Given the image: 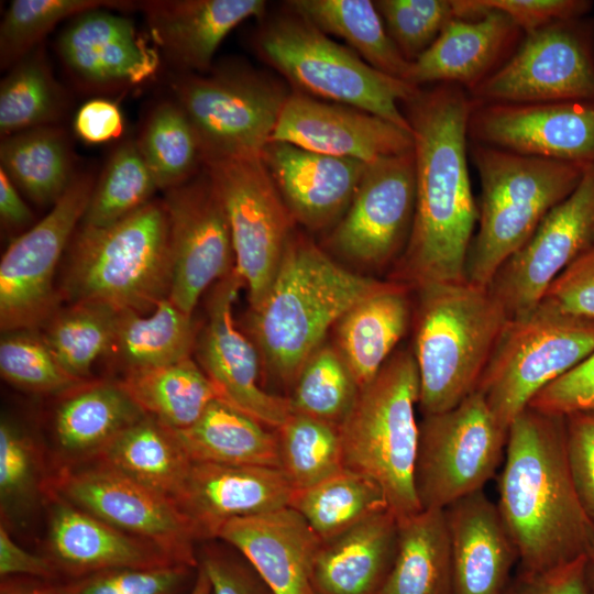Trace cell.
<instances>
[{"mask_svg":"<svg viewBox=\"0 0 594 594\" xmlns=\"http://www.w3.org/2000/svg\"><path fill=\"white\" fill-rule=\"evenodd\" d=\"M406 106L416 167V205L394 280L411 289L466 279L479 208L469 173L471 99L457 85L419 89Z\"/></svg>","mask_w":594,"mask_h":594,"instance_id":"obj_1","label":"cell"},{"mask_svg":"<svg viewBox=\"0 0 594 594\" xmlns=\"http://www.w3.org/2000/svg\"><path fill=\"white\" fill-rule=\"evenodd\" d=\"M496 505L520 572L544 571L593 553L594 522L570 472L564 416L527 407L514 419Z\"/></svg>","mask_w":594,"mask_h":594,"instance_id":"obj_2","label":"cell"},{"mask_svg":"<svg viewBox=\"0 0 594 594\" xmlns=\"http://www.w3.org/2000/svg\"><path fill=\"white\" fill-rule=\"evenodd\" d=\"M382 283L341 266L307 239L290 237L267 294L250 312L267 371L295 383L331 326Z\"/></svg>","mask_w":594,"mask_h":594,"instance_id":"obj_3","label":"cell"},{"mask_svg":"<svg viewBox=\"0 0 594 594\" xmlns=\"http://www.w3.org/2000/svg\"><path fill=\"white\" fill-rule=\"evenodd\" d=\"M413 354L424 416L449 410L471 395L508 316L487 287L468 279L415 289Z\"/></svg>","mask_w":594,"mask_h":594,"instance_id":"obj_4","label":"cell"},{"mask_svg":"<svg viewBox=\"0 0 594 594\" xmlns=\"http://www.w3.org/2000/svg\"><path fill=\"white\" fill-rule=\"evenodd\" d=\"M62 294L73 302H97L146 314L169 296V224L163 200L106 227L80 226L70 241Z\"/></svg>","mask_w":594,"mask_h":594,"instance_id":"obj_5","label":"cell"},{"mask_svg":"<svg viewBox=\"0 0 594 594\" xmlns=\"http://www.w3.org/2000/svg\"><path fill=\"white\" fill-rule=\"evenodd\" d=\"M481 195L465 265L466 279L487 287L498 268L579 185L587 167L469 142Z\"/></svg>","mask_w":594,"mask_h":594,"instance_id":"obj_6","label":"cell"},{"mask_svg":"<svg viewBox=\"0 0 594 594\" xmlns=\"http://www.w3.org/2000/svg\"><path fill=\"white\" fill-rule=\"evenodd\" d=\"M419 393L411 349L397 350L360 389L340 426L344 466L373 480L397 519L422 509L415 486Z\"/></svg>","mask_w":594,"mask_h":594,"instance_id":"obj_7","label":"cell"},{"mask_svg":"<svg viewBox=\"0 0 594 594\" xmlns=\"http://www.w3.org/2000/svg\"><path fill=\"white\" fill-rule=\"evenodd\" d=\"M256 47L302 94L362 110L413 133L400 103L420 87L375 69L301 16L272 21L258 34Z\"/></svg>","mask_w":594,"mask_h":594,"instance_id":"obj_8","label":"cell"},{"mask_svg":"<svg viewBox=\"0 0 594 594\" xmlns=\"http://www.w3.org/2000/svg\"><path fill=\"white\" fill-rule=\"evenodd\" d=\"M594 352V321L538 304L506 322L476 389L509 429L532 398Z\"/></svg>","mask_w":594,"mask_h":594,"instance_id":"obj_9","label":"cell"},{"mask_svg":"<svg viewBox=\"0 0 594 594\" xmlns=\"http://www.w3.org/2000/svg\"><path fill=\"white\" fill-rule=\"evenodd\" d=\"M508 430L474 391L455 407L424 416L415 466L422 509H444L483 490L505 457Z\"/></svg>","mask_w":594,"mask_h":594,"instance_id":"obj_10","label":"cell"},{"mask_svg":"<svg viewBox=\"0 0 594 594\" xmlns=\"http://www.w3.org/2000/svg\"><path fill=\"white\" fill-rule=\"evenodd\" d=\"M173 88L205 160L261 157L289 96L279 84L245 69L184 75Z\"/></svg>","mask_w":594,"mask_h":594,"instance_id":"obj_11","label":"cell"},{"mask_svg":"<svg viewBox=\"0 0 594 594\" xmlns=\"http://www.w3.org/2000/svg\"><path fill=\"white\" fill-rule=\"evenodd\" d=\"M204 169L222 202L235 271L254 308L277 274L293 218L261 157L206 158Z\"/></svg>","mask_w":594,"mask_h":594,"instance_id":"obj_12","label":"cell"},{"mask_svg":"<svg viewBox=\"0 0 594 594\" xmlns=\"http://www.w3.org/2000/svg\"><path fill=\"white\" fill-rule=\"evenodd\" d=\"M468 94L473 103L594 100V23L564 20L525 33L508 61Z\"/></svg>","mask_w":594,"mask_h":594,"instance_id":"obj_13","label":"cell"},{"mask_svg":"<svg viewBox=\"0 0 594 594\" xmlns=\"http://www.w3.org/2000/svg\"><path fill=\"white\" fill-rule=\"evenodd\" d=\"M90 174L75 175L50 212L15 238L0 262V328L33 330L57 310V264L80 223L95 187Z\"/></svg>","mask_w":594,"mask_h":594,"instance_id":"obj_14","label":"cell"},{"mask_svg":"<svg viewBox=\"0 0 594 594\" xmlns=\"http://www.w3.org/2000/svg\"><path fill=\"white\" fill-rule=\"evenodd\" d=\"M51 488L110 526L152 543L176 563L198 566L197 539L177 504L105 463L65 466Z\"/></svg>","mask_w":594,"mask_h":594,"instance_id":"obj_15","label":"cell"},{"mask_svg":"<svg viewBox=\"0 0 594 594\" xmlns=\"http://www.w3.org/2000/svg\"><path fill=\"white\" fill-rule=\"evenodd\" d=\"M415 205L413 148L370 163L329 245L362 266L380 268L398 261L410 237Z\"/></svg>","mask_w":594,"mask_h":594,"instance_id":"obj_16","label":"cell"},{"mask_svg":"<svg viewBox=\"0 0 594 594\" xmlns=\"http://www.w3.org/2000/svg\"><path fill=\"white\" fill-rule=\"evenodd\" d=\"M593 245L594 164L498 268L487 288L508 318L522 315L535 308L550 284Z\"/></svg>","mask_w":594,"mask_h":594,"instance_id":"obj_17","label":"cell"},{"mask_svg":"<svg viewBox=\"0 0 594 594\" xmlns=\"http://www.w3.org/2000/svg\"><path fill=\"white\" fill-rule=\"evenodd\" d=\"M169 224V300L193 311L208 287L235 268L231 231L222 202L206 170L165 191Z\"/></svg>","mask_w":594,"mask_h":594,"instance_id":"obj_18","label":"cell"},{"mask_svg":"<svg viewBox=\"0 0 594 594\" xmlns=\"http://www.w3.org/2000/svg\"><path fill=\"white\" fill-rule=\"evenodd\" d=\"M471 103L470 143L585 167L594 164V100Z\"/></svg>","mask_w":594,"mask_h":594,"instance_id":"obj_19","label":"cell"},{"mask_svg":"<svg viewBox=\"0 0 594 594\" xmlns=\"http://www.w3.org/2000/svg\"><path fill=\"white\" fill-rule=\"evenodd\" d=\"M244 283L234 271L216 283L207 307V321L198 332L197 363L220 398L277 429L292 414L288 397L273 395L258 383L260 353L237 327L233 304Z\"/></svg>","mask_w":594,"mask_h":594,"instance_id":"obj_20","label":"cell"},{"mask_svg":"<svg viewBox=\"0 0 594 594\" xmlns=\"http://www.w3.org/2000/svg\"><path fill=\"white\" fill-rule=\"evenodd\" d=\"M270 142L365 164L414 146L413 133L380 117L302 92L289 94Z\"/></svg>","mask_w":594,"mask_h":594,"instance_id":"obj_21","label":"cell"},{"mask_svg":"<svg viewBox=\"0 0 594 594\" xmlns=\"http://www.w3.org/2000/svg\"><path fill=\"white\" fill-rule=\"evenodd\" d=\"M471 18H455L433 44L410 63L407 82L451 84L473 90L498 70L520 44L524 32L506 14L463 0Z\"/></svg>","mask_w":594,"mask_h":594,"instance_id":"obj_22","label":"cell"},{"mask_svg":"<svg viewBox=\"0 0 594 594\" xmlns=\"http://www.w3.org/2000/svg\"><path fill=\"white\" fill-rule=\"evenodd\" d=\"M294 492L279 468L194 462L175 503L197 540L212 539L233 519L289 506Z\"/></svg>","mask_w":594,"mask_h":594,"instance_id":"obj_23","label":"cell"},{"mask_svg":"<svg viewBox=\"0 0 594 594\" xmlns=\"http://www.w3.org/2000/svg\"><path fill=\"white\" fill-rule=\"evenodd\" d=\"M261 158L292 218L312 230L341 219L367 165L283 142H270Z\"/></svg>","mask_w":594,"mask_h":594,"instance_id":"obj_24","label":"cell"},{"mask_svg":"<svg viewBox=\"0 0 594 594\" xmlns=\"http://www.w3.org/2000/svg\"><path fill=\"white\" fill-rule=\"evenodd\" d=\"M58 52L78 80L98 88L141 84L158 67L157 52L132 21L105 8L74 16L59 35Z\"/></svg>","mask_w":594,"mask_h":594,"instance_id":"obj_25","label":"cell"},{"mask_svg":"<svg viewBox=\"0 0 594 594\" xmlns=\"http://www.w3.org/2000/svg\"><path fill=\"white\" fill-rule=\"evenodd\" d=\"M50 499L46 558L56 581L109 569L178 564L152 543L110 526L59 495L52 492Z\"/></svg>","mask_w":594,"mask_h":594,"instance_id":"obj_26","label":"cell"},{"mask_svg":"<svg viewBox=\"0 0 594 594\" xmlns=\"http://www.w3.org/2000/svg\"><path fill=\"white\" fill-rule=\"evenodd\" d=\"M218 538L231 544L275 594H310L321 539L293 507L233 519Z\"/></svg>","mask_w":594,"mask_h":594,"instance_id":"obj_27","label":"cell"},{"mask_svg":"<svg viewBox=\"0 0 594 594\" xmlns=\"http://www.w3.org/2000/svg\"><path fill=\"white\" fill-rule=\"evenodd\" d=\"M453 594H505L518 553L498 507L483 490L444 508Z\"/></svg>","mask_w":594,"mask_h":594,"instance_id":"obj_28","label":"cell"},{"mask_svg":"<svg viewBox=\"0 0 594 594\" xmlns=\"http://www.w3.org/2000/svg\"><path fill=\"white\" fill-rule=\"evenodd\" d=\"M142 9L155 42L179 67L205 72L226 36L240 23L262 18L263 0H154Z\"/></svg>","mask_w":594,"mask_h":594,"instance_id":"obj_29","label":"cell"},{"mask_svg":"<svg viewBox=\"0 0 594 594\" xmlns=\"http://www.w3.org/2000/svg\"><path fill=\"white\" fill-rule=\"evenodd\" d=\"M397 518L376 513L321 541L310 573V594H381L395 559Z\"/></svg>","mask_w":594,"mask_h":594,"instance_id":"obj_30","label":"cell"},{"mask_svg":"<svg viewBox=\"0 0 594 594\" xmlns=\"http://www.w3.org/2000/svg\"><path fill=\"white\" fill-rule=\"evenodd\" d=\"M410 287L383 280L336 323L337 350L360 389L369 384L394 353L413 319Z\"/></svg>","mask_w":594,"mask_h":594,"instance_id":"obj_31","label":"cell"},{"mask_svg":"<svg viewBox=\"0 0 594 594\" xmlns=\"http://www.w3.org/2000/svg\"><path fill=\"white\" fill-rule=\"evenodd\" d=\"M67 393L53 426L58 450L70 462L97 459L119 433L146 415L120 382L80 384Z\"/></svg>","mask_w":594,"mask_h":594,"instance_id":"obj_32","label":"cell"},{"mask_svg":"<svg viewBox=\"0 0 594 594\" xmlns=\"http://www.w3.org/2000/svg\"><path fill=\"white\" fill-rule=\"evenodd\" d=\"M222 398L190 427L174 430L193 462L279 468L276 429Z\"/></svg>","mask_w":594,"mask_h":594,"instance_id":"obj_33","label":"cell"},{"mask_svg":"<svg viewBox=\"0 0 594 594\" xmlns=\"http://www.w3.org/2000/svg\"><path fill=\"white\" fill-rule=\"evenodd\" d=\"M381 594H453L446 513L426 508L397 519V547Z\"/></svg>","mask_w":594,"mask_h":594,"instance_id":"obj_34","label":"cell"},{"mask_svg":"<svg viewBox=\"0 0 594 594\" xmlns=\"http://www.w3.org/2000/svg\"><path fill=\"white\" fill-rule=\"evenodd\" d=\"M96 460L174 502L194 463L174 429L150 415L119 433Z\"/></svg>","mask_w":594,"mask_h":594,"instance_id":"obj_35","label":"cell"},{"mask_svg":"<svg viewBox=\"0 0 594 594\" xmlns=\"http://www.w3.org/2000/svg\"><path fill=\"white\" fill-rule=\"evenodd\" d=\"M120 383L146 415L174 430L194 425L208 405L220 398L191 358L158 367L129 370Z\"/></svg>","mask_w":594,"mask_h":594,"instance_id":"obj_36","label":"cell"},{"mask_svg":"<svg viewBox=\"0 0 594 594\" xmlns=\"http://www.w3.org/2000/svg\"><path fill=\"white\" fill-rule=\"evenodd\" d=\"M293 12L326 34L344 40L375 69L407 81L410 63L389 37L375 3L369 0H293Z\"/></svg>","mask_w":594,"mask_h":594,"instance_id":"obj_37","label":"cell"},{"mask_svg":"<svg viewBox=\"0 0 594 594\" xmlns=\"http://www.w3.org/2000/svg\"><path fill=\"white\" fill-rule=\"evenodd\" d=\"M197 337L193 315L165 298L150 314L119 311L112 351L127 371L158 367L191 358Z\"/></svg>","mask_w":594,"mask_h":594,"instance_id":"obj_38","label":"cell"},{"mask_svg":"<svg viewBox=\"0 0 594 594\" xmlns=\"http://www.w3.org/2000/svg\"><path fill=\"white\" fill-rule=\"evenodd\" d=\"M1 167L34 202L54 205L75 174L65 134L43 125L2 138Z\"/></svg>","mask_w":594,"mask_h":594,"instance_id":"obj_39","label":"cell"},{"mask_svg":"<svg viewBox=\"0 0 594 594\" xmlns=\"http://www.w3.org/2000/svg\"><path fill=\"white\" fill-rule=\"evenodd\" d=\"M289 506L306 519L321 541L376 513L389 510L382 488L366 475L346 468L311 487L295 491Z\"/></svg>","mask_w":594,"mask_h":594,"instance_id":"obj_40","label":"cell"},{"mask_svg":"<svg viewBox=\"0 0 594 594\" xmlns=\"http://www.w3.org/2000/svg\"><path fill=\"white\" fill-rule=\"evenodd\" d=\"M158 189L168 190L195 177L204 166L198 134L177 102H162L147 117L138 141Z\"/></svg>","mask_w":594,"mask_h":594,"instance_id":"obj_41","label":"cell"},{"mask_svg":"<svg viewBox=\"0 0 594 594\" xmlns=\"http://www.w3.org/2000/svg\"><path fill=\"white\" fill-rule=\"evenodd\" d=\"M119 311L97 302H73L45 323L42 337L62 366L84 382L92 364L112 351Z\"/></svg>","mask_w":594,"mask_h":594,"instance_id":"obj_42","label":"cell"},{"mask_svg":"<svg viewBox=\"0 0 594 594\" xmlns=\"http://www.w3.org/2000/svg\"><path fill=\"white\" fill-rule=\"evenodd\" d=\"M280 469L295 491L311 487L344 466L340 428L292 413L276 429Z\"/></svg>","mask_w":594,"mask_h":594,"instance_id":"obj_43","label":"cell"},{"mask_svg":"<svg viewBox=\"0 0 594 594\" xmlns=\"http://www.w3.org/2000/svg\"><path fill=\"white\" fill-rule=\"evenodd\" d=\"M156 189L138 142L127 141L109 157L79 224L106 227L117 222L153 200Z\"/></svg>","mask_w":594,"mask_h":594,"instance_id":"obj_44","label":"cell"},{"mask_svg":"<svg viewBox=\"0 0 594 594\" xmlns=\"http://www.w3.org/2000/svg\"><path fill=\"white\" fill-rule=\"evenodd\" d=\"M360 387L337 348L320 345L300 370L289 399L292 413L340 428Z\"/></svg>","mask_w":594,"mask_h":594,"instance_id":"obj_45","label":"cell"},{"mask_svg":"<svg viewBox=\"0 0 594 594\" xmlns=\"http://www.w3.org/2000/svg\"><path fill=\"white\" fill-rule=\"evenodd\" d=\"M62 98L40 52L28 54L3 78L0 86V133L2 138L54 121Z\"/></svg>","mask_w":594,"mask_h":594,"instance_id":"obj_46","label":"cell"},{"mask_svg":"<svg viewBox=\"0 0 594 594\" xmlns=\"http://www.w3.org/2000/svg\"><path fill=\"white\" fill-rule=\"evenodd\" d=\"M131 2L105 0H14L0 26L1 67L15 65L58 22L98 8H129Z\"/></svg>","mask_w":594,"mask_h":594,"instance_id":"obj_47","label":"cell"},{"mask_svg":"<svg viewBox=\"0 0 594 594\" xmlns=\"http://www.w3.org/2000/svg\"><path fill=\"white\" fill-rule=\"evenodd\" d=\"M32 330L3 332L0 341V373L3 380L33 393L68 392L82 382L59 363L42 334Z\"/></svg>","mask_w":594,"mask_h":594,"instance_id":"obj_48","label":"cell"},{"mask_svg":"<svg viewBox=\"0 0 594 594\" xmlns=\"http://www.w3.org/2000/svg\"><path fill=\"white\" fill-rule=\"evenodd\" d=\"M375 7L385 29L406 61L413 63L460 18L457 0H378Z\"/></svg>","mask_w":594,"mask_h":594,"instance_id":"obj_49","label":"cell"},{"mask_svg":"<svg viewBox=\"0 0 594 594\" xmlns=\"http://www.w3.org/2000/svg\"><path fill=\"white\" fill-rule=\"evenodd\" d=\"M197 568L174 564L152 569H109L53 581V586L55 594H189Z\"/></svg>","mask_w":594,"mask_h":594,"instance_id":"obj_50","label":"cell"},{"mask_svg":"<svg viewBox=\"0 0 594 594\" xmlns=\"http://www.w3.org/2000/svg\"><path fill=\"white\" fill-rule=\"evenodd\" d=\"M40 461L32 439L15 424H0V499L6 515L30 506L40 490Z\"/></svg>","mask_w":594,"mask_h":594,"instance_id":"obj_51","label":"cell"},{"mask_svg":"<svg viewBox=\"0 0 594 594\" xmlns=\"http://www.w3.org/2000/svg\"><path fill=\"white\" fill-rule=\"evenodd\" d=\"M539 304L594 321V245L550 284Z\"/></svg>","mask_w":594,"mask_h":594,"instance_id":"obj_52","label":"cell"},{"mask_svg":"<svg viewBox=\"0 0 594 594\" xmlns=\"http://www.w3.org/2000/svg\"><path fill=\"white\" fill-rule=\"evenodd\" d=\"M528 407L558 416L594 411V352L546 386Z\"/></svg>","mask_w":594,"mask_h":594,"instance_id":"obj_53","label":"cell"},{"mask_svg":"<svg viewBox=\"0 0 594 594\" xmlns=\"http://www.w3.org/2000/svg\"><path fill=\"white\" fill-rule=\"evenodd\" d=\"M565 449L579 498L594 522V411L564 416Z\"/></svg>","mask_w":594,"mask_h":594,"instance_id":"obj_54","label":"cell"},{"mask_svg":"<svg viewBox=\"0 0 594 594\" xmlns=\"http://www.w3.org/2000/svg\"><path fill=\"white\" fill-rule=\"evenodd\" d=\"M213 594H275L252 565L239 553L206 548L198 557Z\"/></svg>","mask_w":594,"mask_h":594,"instance_id":"obj_55","label":"cell"},{"mask_svg":"<svg viewBox=\"0 0 594 594\" xmlns=\"http://www.w3.org/2000/svg\"><path fill=\"white\" fill-rule=\"evenodd\" d=\"M476 3L506 14L524 33L558 21L584 18L593 7L587 0H476Z\"/></svg>","mask_w":594,"mask_h":594,"instance_id":"obj_56","label":"cell"},{"mask_svg":"<svg viewBox=\"0 0 594 594\" xmlns=\"http://www.w3.org/2000/svg\"><path fill=\"white\" fill-rule=\"evenodd\" d=\"M587 557L540 571L520 572L505 594H591Z\"/></svg>","mask_w":594,"mask_h":594,"instance_id":"obj_57","label":"cell"},{"mask_svg":"<svg viewBox=\"0 0 594 594\" xmlns=\"http://www.w3.org/2000/svg\"><path fill=\"white\" fill-rule=\"evenodd\" d=\"M74 129L84 142L100 144L122 134L123 117L114 102L102 98L91 99L78 109Z\"/></svg>","mask_w":594,"mask_h":594,"instance_id":"obj_58","label":"cell"},{"mask_svg":"<svg viewBox=\"0 0 594 594\" xmlns=\"http://www.w3.org/2000/svg\"><path fill=\"white\" fill-rule=\"evenodd\" d=\"M0 576L1 579L28 576L46 581L57 580L50 560L20 547L2 522L0 526Z\"/></svg>","mask_w":594,"mask_h":594,"instance_id":"obj_59","label":"cell"},{"mask_svg":"<svg viewBox=\"0 0 594 594\" xmlns=\"http://www.w3.org/2000/svg\"><path fill=\"white\" fill-rule=\"evenodd\" d=\"M0 217L6 226L12 228L26 226L33 219L32 211L2 168H0Z\"/></svg>","mask_w":594,"mask_h":594,"instance_id":"obj_60","label":"cell"},{"mask_svg":"<svg viewBox=\"0 0 594 594\" xmlns=\"http://www.w3.org/2000/svg\"><path fill=\"white\" fill-rule=\"evenodd\" d=\"M0 594H55L53 581L28 576L1 579Z\"/></svg>","mask_w":594,"mask_h":594,"instance_id":"obj_61","label":"cell"},{"mask_svg":"<svg viewBox=\"0 0 594 594\" xmlns=\"http://www.w3.org/2000/svg\"><path fill=\"white\" fill-rule=\"evenodd\" d=\"M189 594H213L211 583L204 571V569L198 564L197 574L195 583L189 592Z\"/></svg>","mask_w":594,"mask_h":594,"instance_id":"obj_62","label":"cell"},{"mask_svg":"<svg viewBox=\"0 0 594 594\" xmlns=\"http://www.w3.org/2000/svg\"><path fill=\"white\" fill-rule=\"evenodd\" d=\"M586 575H587V583L590 586L591 594H594V551L587 558Z\"/></svg>","mask_w":594,"mask_h":594,"instance_id":"obj_63","label":"cell"}]
</instances>
